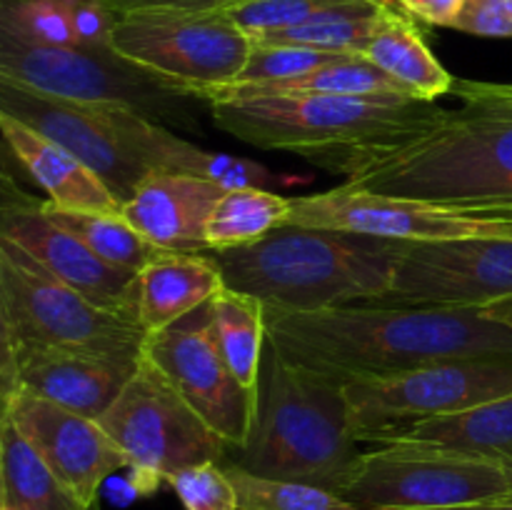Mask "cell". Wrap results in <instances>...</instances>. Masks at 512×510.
<instances>
[{"label": "cell", "mask_w": 512, "mask_h": 510, "mask_svg": "<svg viewBox=\"0 0 512 510\" xmlns=\"http://www.w3.org/2000/svg\"><path fill=\"white\" fill-rule=\"evenodd\" d=\"M480 310H485V313H488L490 318L500 320V323L510 325V328H512V300H505V303L490 305V308H480Z\"/></svg>", "instance_id": "39"}, {"label": "cell", "mask_w": 512, "mask_h": 510, "mask_svg": "<svg viewBox=\"0 0 512 510\" xmlns=\"http://www.w3.org/2000/svg\"><path fill=\"white\" fill-rule=\"evenodd\" d=\"M403 10L400 5H378L373 0H353L338 5L295 28L275 30L253 38L255 43L278 45H305V48L330 50V53H355L363 55L370 40L380 33L390 13Z\"/></svg>", "instance_id": "27"}, {"label": "cell", "mask_w": 512, "mask_h": 510, "mask_svg": "<svg viewBox=\"0 0 512 510\" xmlns=\"http://www.w3.org/2000/svg\"><path fill=\"white\" fill-rule=\"evenodd\" d=\"M408 243L343 230L283 225L213 258L228 288L255 295L265 308L283 313L380 303L393 285Z\"/></svg>", "instance_id": "3"}, {"label": "cell", "mask_w": 512, "mask_h": 510, "mask_svg": "<svg viewBox=\"0 0 512 510\" xmlns=\"http://www.w3.org/2000/svg\"><path fill=\"white\" fill-rule=\"evenodd\" d=\"M0 33L33 45H78L70 0H0Z\"/></svg>", "instance_id": "31"}, {"label": "cell", "mask_w": 512, "mask_h": 510, "mask_svg": "<svg viewBox=\"0 0 512 510\" xmlns=\"http://www.w3.org/2000/svg\"><path fill=\"white\" fill-rule=\"evenodd\" d=\"M290 218V198L268 188H235L225 190L208 220L210 253L238 248L265 238L273 230L283 228Z\"/></svg>", "instance_id": "28"}, {"label": "cell", "mask_w": 512, "mask_h": 510, "mask_svg": "<svg viewBox=\"0 0 512 510\" xmlns=\"http://www.w3.org/2000/svg\"><path fill=\"white\" fill-rule=\"evenodd\" d=\"M285 225L343 230V233L403 240V243H443V240L512 235V220L490 218V215L403 198V195L370 193L348 183L323 193L290 198V218Z\"/></svg>", "instance_id": "12"}, {"label": "cell", "mask_w": 512, "mask_h": 510, "mask_svg": "<svg viewBox=\"0 0 512 510\" xmlns=\"http://www.w3.org/2000/svg\"><path fill=\"white\" fill-rule=\"evenodd\" d=\"M0 235L33 255L48 273L63 280L103 308L133 318L138 313V275L105 263L83 240L55 223L43 210V200L30 198L10 180L3 178V208ZM138 323V320H135Z\"/></svg>", "instance_id": "17"}, {"label": "cell", "mask_w": 512, "mask_h": 510, "mask_svg": "<svg viewBox=\"0 0 512 510\" xmlns=\"http://www.w3.org/2000/svg\"><path fill=\"white\" fill-rule=\"evenodd\" d=\"M225 288L213 255L163 253L138 273V313L145 335L160 333L208 305Z\"/></svg>", "instance_id": "22"}, {"label": "cell", "mask_w": 512, "mask_h": 510, "mask_svg": "<svg viewBox=\"0 0 512 510\" xmlns=\"http://www.w3.org/2000/svg\"><path fill=\"white\" fill-rule=\"evenodd\" d=\"M338 495L370 510L465 508L512 498V465L433 445H378Z\"/></svg>", "instance_id": "10"}, {"label": "cell", "mask_w": 512, "mask_h": 510, "mask_svg": "<svg viewBox=\"0 0 512 510\" xmlns=\"http://www.w3.org/2000/svg\"><path fill=\"white\" fill-rule=\"evenodd\" d=\"M225 188L193 175L153 173L123 203V218L143 238L173 253H210L208 220Z\"/></svg>", "instance_id": "19"}, {"label": "cell", "mask_w": 512, "mask_h": 510, "mask_svg": "<svg viewBox=\"0 0 512 510\" xmlns=\"http://www.w3.org/2000/svg\"><path fill=\"white\" fill-rule=\"evenodd\" d=\"M185 510H240L238 490L218 460L190 465L168 478Z\"/></svg>", "instance_id": "34"}, {"label": "cell", "mask_w": 512, "mask_h": 510, "mask_svg": "<svg viewBox=\"0 0 512 510\" xmlns=\"http://www.w3.org/2000/svg\"><path fill=\"white\" fill-rule=\"evenodd\" d=\"M363 55L423 103H435L455 88V75L435 58L418 20L405 10L390 13Z\"/></svg>", "instance_id": "23"}, {"label": "cell", "mask_w": 512, "mask_h": 510, "mask_svg": "<svg viewBox=\"0 0 512 510\" xmlns=\"http://www.w3.org/2000/svg\"><path fill=\"white\" fill-rule=\"evenodd\" d=\"M345 3H353V0H243V3L233 5L225 13L250 38H258V35L275 33V30L295 28V25L315 18L325 10L338 8V5Z\"/></svg>", "instance_id": "33"}, {"label": "cell", "mask_w": 512, "mask_h": 510, "mask_svg": "<svg viewBox=\"0 0 512 510\" xmlns=\"http://www.w3.org/2000/svg\"><path fill=\"white\" fill-rule=\"evenodd\" d=\"M350 425L345 390L298 368L268 343L248 443L230 460L260 478L295 480L340 493L365 450Z\"/></svg>", "instance_id": "5"}, {"label": "cell", "mask_w": 512, "mask_h": 510, "mask_svg": "<svg viewBox=\"0 0 512 510\" xmlns=\"http://www.w3.org/2000/svg\"><path fill=\"white\" fill-rule=\"evenodd\" d=\"M345 55L355 53H330V50L305 48V45L255 43L253 40V53L233 83H268V80L298 78V75L313 73L323 65L335 63Z\"/></svg>", "instance_id": "32"}, {"label": "cell", "mask_w": 512, "mask_h": 510, "mask_svg": "<svg viewBox=\"0 0 512 510\" xmlns=\"http://www.w3.org/2000/svg\"><path fill=\"white\" fill-rule=\"evenodd\" d=\"M0 133L25 173L48 193L50 205L73 213H123V203L115 198L113 190L63 145L8 113H0Z\"/></svg>", "instance_id": "21"}, {"label": "cell", "mask_w": 512, "mask_h": 510, "mask_svg": "<svg viewBox=\"0 0 512 510\" xmlns=\"http://www.w3.org/2000/svg\"><path fill=\"white\" fill-rule=\"evenodd\" d=\"M495 218H505V220H512V210H505V213H498Z\"/></svg>", "instance_id": "41"}, {"label": "cell", "mask_w": 512, "mask_h": 510, "mask_svg": "<svg viewBox=\"0 0 512 510\" xmlns=\"http://www.w3.org/2000/svg\"><path fill=\"white\" fill-rule=\"evenodd\" d=\"M450 510H512V498L488 500V503H475V505H465V508H450Z\"/></svg>", "instance_id": "40"}, {"label": "cell", "mask_w": 512, "mask_h": 510, "mask_svg": "<svg viewBox=\"0 0 512 510\" xmlns=\"http://www.w3.org/2000/svg\"><path fill=\"white\" fill-rule=\"evenodd\" d=\"M512 300V235L408 243L380 305L490 308Z\"/></svg>", "instance_id": "14"}, {"label": "cell", "mask_w": 512, "mask_h": 510, "mask_svg": "<svg viewBox=\"0 0 512 510\" xmlns=\"http://www.w3.org/2000/svg\"><path fill=\"white\" fill-rule=\"evenodd\" d=\"M208 308L215 338L230 370L240 385L255 400H260V373L268 348V318H265L263 300L225 285L210 300Z\"/></svg>", "instance_id": "25"}, {"label": "cell", "mask_w": 512, "mask_h": 510, "mask_svg": "<svg viewBox=\"0 0 512 510\" xmlns=\"http://www.w3.org/2000/svg\"><path fill=\"white\" fill-rule=\"evenodd\" d=\"M115 15L130 13H213L228 10L243 0H100Z\"/></svg>", "instance_id": "37"}, {"label": "cell", "mask_w": 512, "mask_h": 510, "mask_svg": "<svg viewBox=\"0 0 512 510\" xmlns=\"http://www.w3.org/2000/svg\"><path fill=\"white\" fill-rule=\"evenodd\" d=\"M458 108L365 158L345 183L490 215L512 210V83L455 80Z\"/></svg>", "instance_id": "2"}, {"label": "cell", "mask_w": 512, "mask_h": 510, "mask_svg": "<svg viewBox=\"0 0 512 510\" xmlns=\"http://www.w3.org/2000/svg\"><path fill=\"white\" fill-rule=\"evenodd\" d=\"M0 113L13 115L15 120L78 155L113 190L120 203H125L148 175H153L125 148L110 115V105L78 103L0 78Z\"/></svg>", "instance_id": "16"}, {"label": "cell", "mask_w": 512, "mask_h": 510, "mask_svg": "<svg viewBox=\"0 0 512 510\" xmlns=\"http://www.w3.org/2000/svg\"><path fill=\"white\" fill-rule=\"evenodd\" d=\"M0 418L18 428L50 473L85 505H98L100 488L130 465L100 420L40 395L25 390L5 395Z\"/></svg>", "instance_id": "15"}, {"label": "cell", "mask_w": 512, "mask_h": 510, "mask_svg": "<svg viewBox=\"0 0 512 510\" xmlns=\"http://www.w3.org/2000/svg\"><path fill=\"white\" fill-rule=\"evenodd\" d=\"M140 353L168 378L230 450H240L248 443L258 400L230 370L215 338L208 305L160 333L145 335Z\"/></svg>", "instance_id": "13"}, {"label": "cell", "mask_w": 512, "mask_h": 510, "mask_svg": "<svg viewBox=\"0 0 512 510\" xmlns=\"http://www.w3.org/2000/svg\"><path fill=\"white\" fill-rule=\"evenodd\" d=\"M110 115L123 138L125 148L150 170V173H175L193 175V178L210 180L220 188H273L280 183L278 175L265 165L250 158H238L228 153H213L193 145L190 140L170 133L165 125L143 118L128 108H113Z\"/></svg>", "instance_id": "20"}, {"label": "cell", "mask_w": 512, "mask_h": 510, "mask_svg": "<svg viewBox=\"0 0 512 510\" xmlns=\"http://www.w3.org/2000/svg\"><path fill=\"white\" fill-rule=\"evenodd\" d=\"M75 43L83 48H110L118 15L100 0H70Z\"/></svg>", "instance_id": "36"}, {"label": "cell", "mask_w": 512, "mask_h": 510, "mask_svg": "<svg viewBox=\"0 0 512 510\" xmlns=\"http://www.w3.org/2000/svg\"><path fill=\"white\" fill-rule=\"evenodd\" d=\"M453 30L478 38H512V0H463Z\"/></svg>", "instance_id": "35"}, {"label": "cell", "mask_w": 512, "mask_h": 510, "mask_svg": "<svg viewBox=\"0 0 512 510\" xmlns=\"http://www.w3.org/2000/svg\"><path fill=\"white\" fill-rule=\"evenodd\" d=\"M350 425L360 443L385 445L398 435L512 393V353L463 355L385 380L343 385Z\"/></svg>", "instance_id": "9"}, {"label": "cell", "mask_w": 512, "mask_h": 510, "mask_svg": "<svg viewBox=\"0 0 512 510\" xmlns=\"http://www.w3.org/2000/svg\"><path fill=\"white\" fill-rule=\"evenodd\" d=\"M225 470L238 490L240 510H370L320 485L260 478L233 463H225Z\"/></svg>", "instance_id": "30"}, {"label": "cell", "mask_w": 512, "mask_h": 510, "mask_svg": "<svg viewBox=\"0 0 512 510\" xmlns=\"http://www.w3.org/2000/svg\"><path fill=\"white\" fill-rule=\"evenodd\" d=\"M268 343L335 385L385 380L463 355L512 353V328L478 308L340 305L313 313L265 308Z\"/></svg>", "instance_id": "1"}, {"label": "cell", "mask_w": 512, "mask_h": 510, "mask_svg": "<svg viewBox=\"0 0 512 510\" xmlns=\"http://www.w3.org/2000/svg\"><path fill=\"white\" fill-rule=\"evenodd\" d=\"M43 210L55 223L70 230L78 240H83L98 258L115 265V268L128 270V273L138 275L155 258L168 253V250L158 248L148 238H143L123 215L73 213V210L55 208L48 200H43Z\"/></svg>", "instance_id": "29"}, {"label": "cell", "mask_w": 512, "mask_h": 510, "mask_svg": "<svg viewBox=\"0 0 512 510\" xmlns=\"http://www.w3.org/2000/svg\"><path fill=\"white\" fill-rule=\"evenodd\" d=\"M110 48L190 95L233 83L253 53V38L225 10L130 13L115 23Z\"/></svg>", "instance_id": "11"}, {"label": "cell", "mask_w": 512, "mask_h": 510, "mask_svg": "<svg viewBox=\"0 0 512 510\" xmlns=\"http://www.w3.org/2000/svg\"><path fill=\"white\" fill-rule=\"evenodd\" d=\"M138 358H110V355L93 353H28L20 358L0 360V398L25 390L98 420L135 373Z\"/></svg>", "instance_id": "18"}, {"label": "cell", "mask_w": 512, "mask_h": 510, "mask_svg": "<svg viewBox=\"0 0 512 510\" xmlns=\"http://www.w3.org/2000/svg\"><path fill=\"white\" fill-rule=\"evenodd\" d=\"M210 118L233 138L263 150H288L348 178L365 158L425 133L445 108L413 98L310 95L210 103Z\"/></svg>", "instance_id": "4"}, {"label": "cell", "mask_w": 512, "mask_h": 510, "mask_svg": "<svg viewBox=\"0 0 512 510\" xmlns=\"http://www.w3.org/2000/svg\"><path fill=\"white\" fill-rule=\"evenodd\" d=\"M400 8L430 28H453L463 0H398Z\"/></svg>", "instance_id": "38"}, {"label": "cell", "mask_w": 512, "mask_h": 510, "mask_svg": "<svg viewBox=\"0 0 512 510\" xmlns=\"http://www.w3.org/2000/svg\"><path fill=\"white\" fill-rule=\"evenodd\" d=\"M0 510H100L50 473L10 420L0 418Z\"/></svg>", "instance_id": "24"}, {"label": "cell", "mask_w": 512, "mask_h": 510, "mask_svg": "<svg viewBox=\"0 0 512 510\" xmlns=\"http://www.w3.org/2000/svg\"><path fill=\"white\" fill-rule=\"evenodd\" d=\"M98 420L128 455L125 478L138 498L153 495L178 470L210 460L220 463L230 450L143 353L135 373Z\"/></svg>", "instance_id": "8"}, {"label": "cell", "mask_w": 512, "mask_h": 510, "mask_svg": "<svg viewBox=\"0 0 512 510\" xmlns=\"http://www.w3.org/2000/svg\"><path fill=\"white\" fill-rule=\"evenodd\" d=\"M143 340L133 318L93 303L0 235V360L28 353L138 358Z\"/></svg>", "instance_id": "6"}, {"label": "cell", "mask_w": 512, "mask_h": 510, "mask_svg": "<svg viewBox=\"0 0 512 510\" xmlns=\"http://www.w3.org/2000/svg\"><path fill=\"white\" fill-rule=\"evenodd\" d=\"M0 78L78 103L135 110L160 125L200 130L198 98L113 48H55L0 33Z\"/></svg>", "instance_id": "7"}, {"label": "cell", "mask_w": 512, "mask_h": 510, "mask_svg": "<svg viewBox=\"0 0 512 510\" xmlns=\"http://www.w3.org/2000/svg\"><path fill=\"white\" fill-rule=\"evenodd\" d=\"M390 443L433 445L512 465V393L460 415L430 420Z\"/></svg>", "instance_id": "26"}]
</instances>
